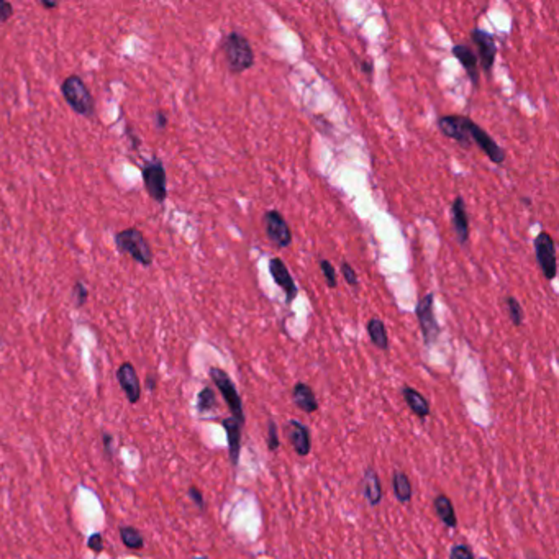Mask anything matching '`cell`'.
<instances>
[{
    "mask_svg": "<svg viewBox=\"0 0 559 559\" xmlns=\"http://www.w3.org/2000/svg\"><path fill=\"white\" fill-rule=\"evenodd\" d=\"M116 380H119L120 387L124 389V392L128 399L130 404H136L141 397V384L140 378L136 374L135 366L131 363H124L116 369Z\"/></svg>",
    "mask_w": 559,
    "mask_h": 559,
    "instance_id": "4fadbf2b",
    "label": "cell"
},
{
    "mask_svg": "<svg viewBox=\"0 0 559 559\" xmlns=\"http://www.w3.org/2000/svg\"><path fill=\"white\" fill-rule=\"evenodd\" d=\"M289 425H291V443L294 446V451H296L299 456L310 455L312 441H310L308 426H305L297 420H291L289 421Z\"/></svg>",
    "mask_w": 559,
    "mask_h": 559,
    "instance_id": "ac0fdd59",
    "label": "cell"
},
{
    "mask_svg": "<svg viewBox=\"0 0 559 559\" xmlns=\"http://www.w3.org/2000/svg\"><path fill=\"white\" fill-rule=\"evenodd\" d=\"M194 559H208V558H205V556H200V558H194Z\"/></svg>",
    "mask_w": 559,
    "mask_h": 559,
    "instance_id": "60d3db41",
    "label": "cell"
},
{
    "mask_svg": "<svg viewBox=\"0 0 559 559\" xmlns=\"http://www.w3.org/2000/svg\"><path fill=\"white\" fill-rule=\"evenodd\" d=\"M102 441H104V448H105V455L112 457L114 455V450H112V443H114V438H112L110 433H104L102 435Z\"/></svg>",
    "mask_w": 559,
    "mask_h": 559,
    "instance_id": "d590c367",
    "label": "cell"
},
{
    "mask_svg": "<svg viewBox=\"0 0 559 559\" xmlns=\"http://www.w3.org/2000/svg\"><path fill=\"white\" fill-rule=\"evenodd\" d=\"M74 299H76V305L78 307H83V305L88 302V297H89V291L85 289V286L83 284V281H78L74 284Z\"/></svg>",
    "mask_w": 559,
    "mask_h": 559,
    "instance_id": "4dcf8cb0",
    "label": "cell"
},
{
    "mask_svg": "<svg viewBox=\"0 0 559 559\" xmlns=\"http://www.w3.org/2000/svg\"><path fill=\"white\" fill-rule=\"evenodd\" d=\"M222 51L232 74H241L254 66V51L245 35L228 33L222 42Z\"/></svg>",
    "mask_w": 559,
    "mask_h": 559,
    "instance_id": "6da1fadb",
    "label": "cell"
},
{
    "mask_svg": "<svg viewBox=\"0 0 559 559\" xmlns=\"http://www.w3.org/2000/svg\"><path fill=\"white\" fill-rule=\"evenodd\" d=\"M223 428H225L227 440H228V453H230V461L233 466H238V461H240V451H241V430L243 425L238 423V421L230 416V419H225L222 421Z\"/></svg>",
    "mask_w": 559,
    "mask_h": 559,
    "instance_id": "2e32d148",
    "label": "cell"
},
{
    "mask_svg": "<svg viewBox=\"0 0 559 559\" xmlns=\"http://www.w3.org/2000/svg\"><path fill=\"white\" fill-rule=\"evenodd\" d=\"M13 17V5L7 0H0V23L8 22Z\"/></svg>",
    "mask_w": 559,
    "mask_h": 559,
    "instance_id": "1f68e13d",
    "label": "cell"
},
{
    "mask_svg": "<svg viewBox=\"0 0 559 559\" xmlns=\"http://www.w3.org/2000/svg\"><path fill=\"white\" fill-rule=\"evenodd\" d=\"M363 495L371 507H375L383 500V487L375 469L366 467L363 474Z\"/></svg>",
    "mask_w": 559,
    "mask_h": 559,
    "instance_id": "e0dca14e",
    "label": "cell"
},
{
    "mask_svg": "<svg viewBox=\"0 0 559 559\" xmlns=\"http://www.w3.org/2000/svg\"><path fill=\"white\" fill-rule=\"evenodd\" d=\"M342 274H343V277H344V281H347V284H349V287H353V289L359 287L358 274H356L354 268L348 261L342 263Z\"/></svg>",
    "mask_w": 559,
    "mask_h": 559,
    "instance_id": "83f0119b",
    "label": "cell"
},
{
    "mask_svg": "<svg viewBox=\"0 0 559 559\" xmlns=\"http://www.w3.org/2000/svg\"><path fill=\"white\" fill-rule=\"evenodd\" d=\"M279 436H277V425L276 421L269 420L268 423V448L269 451H276L279 448Z\"/></svg>",
    "mask_w": 559,
    "mask_h": 559,
    "instance_id": "f1b7e54d",
    "label": "cell"
},
{
    "mask_svg": "<svg viewBox=\"0 0 559 559\" xmlns=\"http://www.w3.org/2000/svg\"><path fill=\"white\" fill-rule=\"evenodd\" d=\"M402 397L405 400V404L409 405V409L414 411L419 419H425V416L430 415L428 400H426L423 395L419 392V390H415L414 387H409V385H404Z\"/></svg>",
    "mask_w": 559,
    "mask_h": 559,
    "instance_id": "ffe728a7",
    "label": "cell"
},
{
    "mask_svg": "<svg viewBox=\"0 0 559 559\" xmlns=\"http://www.w3.org/2000/svg\"><path fill=\"white\" fill-rule=\"evenodd\" d=\"M0 347H2V338H0Z\"/></svg>",
    "mask_w": 559,
    "mask_h": 559,
    "instance_id": "b9f144b4",
    "label": "cell"
},
{
    "mask_svg": "<svg viewBox=\"0 0 559 559\" xmlns=\"http://www.w3.org/2000/svg\"><path fill=\"white\" fill-rule=\"evenodd\" d=\"M38 4L42 5L43 8H48V10H51V8H58V7H59V4H58V2H48V0H40Z\"/></svg>",
    "mask_w": 559,
    "mask_h": 559,
    "instance_id": "74e56055",
    "label": "cell"
},
{
    "mask_svg": "<svg viewBox=\"0 0 559 559\" xmlns=\"http://www.w3.org/2000/svg\"><path fill=\"white\" fill-rule=\"evenodd\" d=\"M366 328H368V335L371 338V342L375 348L383 349V351H387L389 349V335H387V328H385L384 322L378 317L371 318L368 325H366Z\"/></svg>",
    "mask_w": 559,
    "mask_h": 559,
    "instance_id": "7402d4cb",
    "label": "cell"
},
{
    "mask_svg": "<svg viewBox=\"0 0 559 559\" xmlns=\"http://www.w3.org/2000/svg\"><path fill=\"white\" fill-rule=\"evenodd\" d=\"M451 53H453L455 58L459 61L462 69L466 71L467 78L471 79V83L474 88H479V64H477V56L476 53H472L469 47H466V44H456L451 49Z\"/></svg>",
    "mask_w": 559,
    "mask_h": 559,
    "instance_id": "9a60e30c",
    "label": "cell"
},
{
    "mask_svg": "<svg viewBox=\"0 0 559 559\" xmlns=\"http://www.w3.org/2000/svg\"><path fill=\"white\" fill-rule=\"evenodd\" d=\"M208 374H210V379L213 380V384H215V387L220 390L222 397L227 402L228 409H230L233 419H235L240 425H245L246 419H245V410H243L241 397L240 394H238L233 380L230 379V375L220 368H210Z\"/></svg>",
    "mask_w": 559,
    "mask_h": 559,
    "instance_id": "8992f818",
    "label": "cell"
},
{
    "mask_svg": "<svg viewBox=\"0 0 559 559\" xmlns=\"http://www.w3.org/2000/svg\"><path fill=\"white\" fill-rule=\"evenodd\" d=\"M436 517L440 518L441 523L448 528H456L457 527V518L455 512V505L448 495L440 494L436 495V499L433 502Z\"/></svg>",
    "mask_w": 559,
    "mask_h": 559,
    "instance_id": "44dd1931",
    "label": "cell"
},
{
    "mask_svg": "<svg viewBox=\"0 0 559 559\" xmlns=\"http://www.w3.org/2000/svg\"><path fill=\"white\" fill-rule=\"evenodd\" d=\"M292 399H294V404H296L299 409L303 411V414H313V411L318 410L317 397H315L313 389L310 387L308 384L297 383L296 385H294Z\"/></svg>",
    "mask_w": 559,
    "mask_h": 559,
    "instance_id": "d6986e66",
    "label": "cell"
},
{
    "mask_svg": "<svg viewBox=\"0 0 559 559\" xmlns=\"http://www.w3.org/2000/svg\"><path fill=\"white\" fill-rule=\"evenodd\" d=\"M269 272H271L274 282H276L284 291L286 303L292 305V302L296 301L299 296V289L296 281H294L291 271H289V268L286 266V263H284L281 258H272L271 261H269Z\"/></svg>",
    "mask_w": 559,
    "mask_h": 559,
    "instance_id": "7c38bea8",
    "label": "cell"
},
{
    "mask_svg": "<svg viewBox=\"0 0 559 559\" xmlns=\"http://www.w3.org/2000/svg\"><path fill=\"white\" fill-rule=\"evenodd\" d=\"M527 556H528V559H540V558H538V556L535 555V553H528Z\"/></svg>",
    "mask_w": 559,
    "mask_h": 559,
    "instance_id": "ab89813d",
    "label": "cell"
},
{
    "mask_svg": "<svg viewBox=\"0 0 559 559\" xmlns=\"http://www.w3.org/2000/svg\"><path fill=\"white\" fill-rule=\"evenodd\" d=\"M533 248H535V256L543 276H545L548 281H553L558 274L555 240H553L550 233L540 232L535 240H533Z\"/></svg>",
    "mask_w": 559,
    "mask_h": 559,
    "instance_id": "52a82bcc",
    "label": "cell"
},
{
    "mask_svg": "<svg viewBox=\"0 0 559 559\" xmlns=\"http://www.w3.org/2000/svg\"><path fill=\"white\" fill-rule=\"evenodd\" d=\"M141 177L145 191L152 200L162 203L167 199V174L160 157H152L151 161L145 162L141 167Z\"/></svg>",
    "mask_w": 559,
    "mask_h": 559,
    "instance_id": "5b68a950",
    "label": "cell"
},
{
    "mask_svg": "<svg viewBox=\"0 0 559 559\" xmlns=\"http://www.w3.org/2000/svg\"><path fill=\"white\" fill-rule=\"evenodd\" d=\"M469 135L471 141L477 145L484 155L489 157V160L494 162V164H504L505 161V150L497 143V141L492 138V136L487 133V131L476 124V121H471L469 125Z\"/></svg>",
    "mask_w": 559,
    "mask_h": 559,
    "instance_id": "8fae6325",
    "label": "cell"
},
{
    "mask_svg": "<svg viewBox=\"0 0 559 559\" xmlns=\"http://www.w3.org/2000/svg\"><path fill=\"white\" fill-rule=\"evenodd\" d=\"M361 71H363L366 76H373L374 71L373 63H369V61H361Z\"/></svg>",
    "mask_w": 559,
    "mask_h": 559,
    "instance_id": "8d00e7d4",
    "label": "cell"
},
{
    "mask_svg": "<svg viewBox=\"0 0 559 559\" xmlns=\"http://www.w3.org/2000/svg\"><path fill=\"white\" fill-rule=\"evenodd\" d=\"M450 559H474V555L467 545H455L451 548Z\"/></svg>",
    "mask_w": 559,
    "mask_h": 559,
    "instance_id": "f546056e",
    "label": "cell"
},
{
    "mask_svg": "<svg viewBox=\"0 0 559 559\" xmlns=\"http://www.w3.org/2000/svg\"><path fill=\"white\" fill-rule=\"evenodd\" d=\"M415 317L419 320L421 337H423L425 347H431L438 342L441 327L435 315V294L428 292L420 299L415 307Z\"/></svg>",
    "mask_w": 559,
    "mask_h": 559,
    "instance_id": "277c9868",
    "label": "cell"
},
{
    "mask_svg": "<svg viewBox=\"0 0 559 559\" xmlns=\"http://www.w3.org/2000/svg\"><path fill=\"white\" fill-rule=\"evenodd\" d=\"M451 223H453L456 240L459 241V245H466L469 241L471 227L469 215H467L466 210V202L461 196H457L453 203H451Z\"/></svg>",
    "mask_w": 559,
    "mask_h": 559,
    "instance_id": "5bb4252c",
    "label": "cell"
},
{
    "mask_svg": "<svg viewBox=\"0 0 559 559\" xmlns=\"http://www.w3.org/2000/svg\"><path fill=\"white\" fill-rule=\"evenodd\" d=\"M263 223L269 241H272L277 248L284 250V248H289L292 245V232L281 212L266 210L263 215Z\"/></svg>",
    "mask_w": 559,
    "mask_h": 559,
    "instance_id": "9c48e42d",
    "label": "cell"
},
{
    "mask_svg": "<svg viewBox=\"0 0 559 559\" xmlns=\"http://www.w3.org/2000/svg\"><path fill=\"white\" fill-rule=\"evenodd\" d=\"M120 538L124 541V545L130 548V550H143L145 548V536L141 535L140 530H136L133 527H121Z\"/></svg>",
    "mask_w": 559,
    "mask_h": 559,
    "instance_id": "cb8c5ba5",
    "label": "cell"
},
{
    "mask_svg": "<svg viewBox=\"0 0 559 559\" xmlns=\"http://www.w3.org/2000/svg\"><path fill=\"white\" fill-rule=\"evenodd\" d=\"M392 489L394 495L400 504H409L411 500V495H414V491H411V482L409 479V476L402 471H395L392 474Z\"/></svg>",
    "mask_w": 559,
    "mask_h": 559,
    "instance_id": "603a6c76",
    "label": "cell"
},
{
    "mask_svg": "<svg viewBox=\"0 0 559 559\" xmlns=\"http://www.w3.org/2000/svg\"><path fill=\"white\" fill-rule=\"evenodd\" d=\"M148 389H150V390H155V389H156V379H155V375H150V378H148Z\"/></svg>",
    "mask_w": 559,
    "mask_h": 559,
    "instance_id": "f35d334b",
    "label": "cell"
},
{
    "mask_svg": "<svg viewBox=\"0 0 559 559\" xmlns=\"http://www.w3.org/2000/svg\"><path fill=\"white\" fill-rule=\"evenodd\" d=\"M189 497L192 499V502H194V504L199 507V508H203L205 507V500H203V495H202V492L197 489V487H194V486H191L189 487Z\"/></svg>",
    "mask_w": 559,
    "mask_h": 559,
    "instance_id": "836d02e7",
    "label": "cell"
},
{
    "mask_svg": "<svg viewBox=\"0 0 559 559\" xmlns=\"http://www.w3.org/2000/svg\"><path fill=\"white\" fill-rule=\"evenodd\" d=\"M217 407V395L215 390L212 387H203L199 395H197V410L200 414H207V411L213 410Z\"/></svg>",
    "mask_w": 559,
    "mask_h": 559,
    "instance_id": "d4e9b609",
    "label": "cell"
},
{
    "mask_svg": "<svg viewBox=\"0 0 559 559\" xmlns=\"http://www.w3.org/2000/svg\"><path fill=\"white\" fill-rule=\"evenodd\" d=\"M88 546H89V550H92L94 553L104 551V538H102L100 533H94L92 536H89Z\"/></svg>",
    "mask_w": 559,
    "mask_h": 559,
    "instance_id": "d6a6232c",
    "label": "cell"
},
{
    "mask_svg": "<svg viewBox=\"0 0 559 559\" xmlns=\"http://www.w3.org/2000/svg\"><path fill=\"white\" fill-rule=\"evenodd\" d=\"M155 125L157 130H164L167 126V116L162 110H156L155 112Z\"/></svg>",
    "mask_w": 559,
    "mask_h": 559,
    "instance_id": "e575fe53",
    "label": "cell"
},
{
    "mask_svg": "<svg viewBox=\"0 0 559 559\" xmlns=\"http://www.w3.org/2000/svg\"><path fill=\"white\" fill-rule=\"evenodd\" d=\"M505 303H507V310H508V315H510L513 327L520 328L523 325V320H525V312H523L522 303L512 296L505 297Z\"/></svg>",
    "mask_w": 559,
    "mask_h": 559,
    "instance_id": "484cf974",
    "label": "cell"
},
{
    "mask_svg": "<svg viewBox=\"0 0 559 559\" xmlns=\"http://www.w3.org/2000/svg\"><path fill=\"white\" fill-rule=\"evenodd\" d=\"M318 266H320V271H322V274H323L325 282H327V287L328 289H337V286H338L337 269H335L333 264L330 263L328 259H320Z\"/></svg>",
    "mask_w": 559,
    "mask_h": 559,
    "instance_id": "4316f807",
    "label": "cell"
},
{
    "mask_svg": "<svg viewBox=\"0 0 559 559\" xmlns=\"http://www.w3.org/2000/svg\"><path fill=\"white\" fill-rule=\"evenodd\" d=\"M471 119L464 115H443L440 116L436 125H438V130L441 131V135H445L446 138L456 141L459 143L462 148L469 150L472 146L471 135H469V125Z\"/></svg>",
    "mask_w": 559,
    "mask_h": 559,
    "instance_id": "ba28073f",
    "label": "cell"
},
{
    "mask_svg": "<svg viewBox=\"0 0 559 559\" xmlns=\"http://www.w3.org/2000/svg\"><path fill=\"white\" fill-rule=\"evenodd\" d=\"M115 248L121 254H128L141 266L150 268L152 264V250L148 240L138 228L130 227L115 235Z\"/></svg>",
    "mask_w": 559,
    "mask_h": 559,
    "instance_id": "7a4b0ae2",
    "label": "cell"
},
{
    "mask_svg": "<svg viewBox=\"0 0 559 559\" xmlns=\"http://www.w3.org/2000/svg\"><path fill=\"white\" fill-rule=\"evenodd\" d=\"M61 94L76 114L88 116V119L94 116L95 102L83 78L76 74L68 76L61 84Z\"/></svg>",
    "mask_w": 559,
    "mask_h": 559,
    "instance_id": "3957f363",
    "label": "cell"
},
{
    "mask_svg": "<svg viewBox=\"0 0 559 559\" xmlns=\"http://www.w3.org/2000/svg\"><path fill=\"white\" fill-rule=\"evenodd\" d=\"M471 40L477 48V61H481V69L486 74L492 73L494 68L495 56H497V44L495 38L491 33H487L486 30L474 28L471 30Z\"/></svg>",
    "mask_w": 559,
    "mask_h": 559,
    "instance_id": "30bf717a",
    "label": "cell"
}]
</instances>
